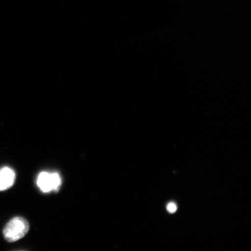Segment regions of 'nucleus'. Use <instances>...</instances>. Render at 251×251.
I'll list each match as a JSON object with an SVG mask.
<instances>
[{"label": "nucleus", "mask_w": 251, "mask_h": 251, "mask_svg": "<svg viewBox=\"0 0 251 251\" xmlns=\"http://www.w3.org/2000/svg\"><path fill=\"white\" fill-rule=\"evenodd\" d=\"M29 230V223L26 219L16 217L11 220L5 226L3 235L8 242L13 243L24 237Z\"/></svg>", "instance_id": "f257e3e1"}, {"label": "nucleus", "mask_w": 251, "mask_h": 251, "mask_svg": "<svg viewBox=\"0 0 251 251\" xmlns=\"http://www.w3.org/2000/svg\"><path fill=\"white\" fill-rule=\"evenodd\" d=\"M37 184L45 193L58 191L61 184L60 176L57 173L41 172L37 177Z\"/></svg>", "instance_id": "f03ea898"}, {"label": "nucleus", "mask_w": 251, "mask_h": 251, "mask_svg": "<svg viewBox=\"0 0 251 251\" xmlns=\"http://www.w3.org/2000/svg\"><path fill=\"white\" fill-rule=\"evenodd\" d=\"M15 177L13 169L8 167L0 169V191L7 190L13 186Z\"/></svg>", "instance_id": "7ed1b4c3"}, {"label": "nucleus", "mask_w": 251, "mask_h": 251, "mask_svg": "<svg viewBox=\"0 0 251 251\" xmlns=\"http://www.w3.org/2000/svg\"><path fill=\"white\" fill-rule=\"evenodd\" d=\"M166 208H167L168 211L169 213H174L176 212V211H177V205L174 202H169L168 204L167 207H166Z\"/></svg>", "instance_id": "20e7f679"}]
</instances>
